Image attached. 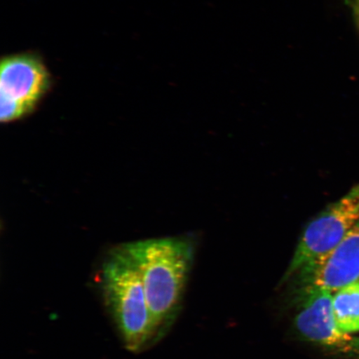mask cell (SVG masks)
<instances>
[{
    "label": "cell",
    "mask_w": 359,
    "mask_h": 359,
    "mask_svg": "<svg viewBox=\"0 0 359 359\" xmlns=\"http://www.w3.org/2000/svg\"><path fill=\"white\" fill-rule=\"evenodd\" d=\"M358 12H359V0H358Z\"/></svg>",
    "instance_id": "cell-9"
},
{
    "label": "cell",
    "mask_w": 359,
    "mask_h": 359,
    "mask_svg": "<svg viewBox=\"0 0 359 359\" xmlns=\"http://www.w3.org/2000/svg\"><path fill=\"white\" fill-rule=\"evenodd\" d=\"M359 222V182L309 222L300 237L285 280L324 258Z\"/></svg>",
    "instance_id": "cell-3"
},
{
    "label": "cell",
    "mask_w": 359,
    "mask_h": 359,
    "mask_svg": "<svg viewBox=\"0 0 359 359\" xmlns=\"http://www.w3.org/2000/svg\"><path fill=\"white\" fill-rule=\"evenodd\" d=\"M333 312L337 325L345 334L359 331V280L334 292Z\"/></svg>",
    "instance_id": "cell-7"
},
{
    "label": "cell",
    "mask_w": 359,
    "mask_h": 359,
    "mask_svg": "<svg viewBox=\"0 0 359 359\" xmlns=\"http://www.w3.org/2000/svg\"><path fill=\"white\" fill-rule=\"evenodd\" d=\"M359 351V340L356 339L355 351Z\"/></svg>",
    "instance_id": "cell-8"
},
{
    "label": "cell",
    "mask_w": 359,
    "mask_h": 359,
    "mask_svg": "<svg viewBox=\"0 0 359 359\" xmlns=\"http://www.w3.org/2000/svg\"><path fill=\"white\" fill-rule=\"evenodd\" d=\"M295 327L300 335L311 342L348 353L355 351L356 339L344 333L336 324L333 312V293L317 288L302 287Z\"/></svg>",
    "instance_id": "cell-5"
},
{
    "label": "cell",
    "mask_w": 359,
    "mask_h": 359,
    "mask_svg": "<svg viewBox=\"0 0 359 359\" xmlns=\"http://www.w3.org/2000/svg\"><path fill=\"white\" fill-rule=\"evenodd\" d=\"M103 302L128 351L141 353L155 344L154 330L140 272L125 245L103 264Z\"/></svg>",
    "instance_id": "cell-2"
},
{
    "label": "cell",
    "mask_w": 359,
    "mask_h": 359,
    "mask_svg": "<svg viewBox=\"0 0 359 359\" xmlns=\"http://www.w3.org/2000/svg\"><path fill=\"white\" fill-rule=\"evenodd\" d=\"M125 247L141 273L156 343L177 313L190 271L191 246L182 240L159 239Z\"/></svg>",
    "instance_id": "cell-1"
},
{
    "label": "cell",
    "mask_w": 359,
    "mask_h": 359,
    "mask_svg": "<svg viewBox=\"0 0 359 359\" xmlns=\"http://www.w3.org/2000/svg\"><path fill=\"white\" fill-rule=\"evenodd\" d=\"M294 276L302 287H317L332 293L359 280V222L330 254Z\"/></svg>",
    "instance_id": "cell-6"
},
{
    "label": "cell",
    "mask_w": 359,
    "mask_h": 359,
    "mask_svg": "<svg viewBox=\"0 0 359 359\" xmlns=\"http://www.w3.org/2000/svg\"><path fill=\"white\" fill-rule=\"evenodd\" d=\"M51 75L38 53L2 57L0 64V120L11 122L32 111L51 86Z\"/></svg>",
    "instance_id": "cell-4"
}]
</instances>
